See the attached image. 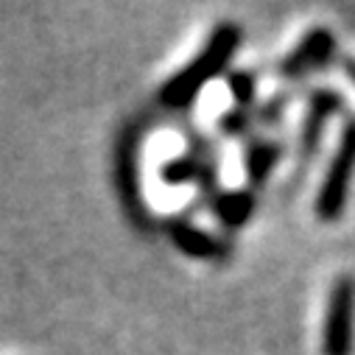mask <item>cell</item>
<instances>
[{
    "label": "cell",
    "instance_id": "6da1fadb",
    "mask_svg": "<svg viewBox=\"0 0 355 355\" xmlns=\"http://www.w3.org/2000/svg\"><path fill=\"white\" fill-rule=\"evenodd\" d=\"M241 37H243V31L235 23H230V20L218 23L210 31L207 42L202 45V51L180 73H173L171 78H165V84L159 87V93H157V101L171 112L188 110L202 96L205 87L230 67V62H232V56H235V51L241 45Z\"/></svg>",
    "mask_w": 355,
    "mask_h": 355
},
{
    "label": "cell",
    "instance_id": "7a4b0ae2",
    "mask_svg": "<svg viewBox=\"0 0 355 355\" xmlns=\"http://www.w3.org/2000/svg\"><path fill=\"white\" fill-rule=\"evenodd\" d=\"M352 176H355V115H349L341 126V137L336 146V154L330 157V165L324 171V180L316 191V216L322 221H336L349 199L352 188Z\"/></svg>",
    "mask_w": 355,
    "mask_h": 355
},
{
    "label": "cell",
    "instance_id": "3957f363",
    "mask_svg": "<svg viewBox=\"0 0 355 355\" xmlns=\"http://www.w3.org/2000/svg\"><path fill=\"white\" fill-rule=\"evenodd\" d=\"M355 352V277L341 275L330 286L324 322H322V355Z\"/></svg>",
    "mask_w": 355,
    "mask_h": 355
},
{
    "label": "cell",
    "instance_id": "277c9868",
    "mask_svg": "<svg viewBox=\"0 0 355 355\" xmlns=\"http://www.w3.org/2000/svg\"><path fill=\"white\" fill-rule=\"evenodd\" d=\"M140 143H143V123H129L118 140V159H115V176H118V191L123 199L126 213L140 230H148V210L143 205L140 193Z\"/></svg>",
    "mask_w": 355,
    "mask_h": 355
},
{
    "label": "cell",
    "instance_id": "5b68a950",
    "mask_svg": "<svg viewBox=\"0 0 355 355\" xmlns=\"http://www.w3.org/2000/svg\"><path fill=\"white\" fill-rule=\"evenodd\" d=\"M336 56V37L327 28H311L297 45L294 51L280 62L277 76L286 81H300L313 70H322L330 59Z\"/></svg>",
    "mask_w": 355,
    "mask_h": 355
},
{
    "label": "cell",
    "instance_id": "8992f818",
    "mask_svg": "<svg viewBox=\"0 0 355 355\" xmlns=\"http://www.w3.org/2000/svg\"><path fill=\"white\" fill-rule=\"evenodd\" d=\"M344 110V96L330 87H316L308 96L305 107V121H302V135H300V159H311L324 137L327 123Z\"/></svg>",
    "mask_w": 355,
    "mask_h": 355
},
{
    "label": "cell",
    "instance_id": "52a82bcc",
    "mask_svg": "<svg viewBox=\"0 0 355 355\" xmlns=\"http://www.w3.org/2000/svg\"><path fill=\"white\" fill-rule=\"evenodd\" d=\"M165 230H168V238L173 241V246L193 260H218L227 254L224 241H218L213 232L191 224L188 218H171L165 224Z\"/></svg>",
    "mask_w": 355,
    "mask_h": 355
},
{
    "label": "cell",
    "instance_id": "ba28073f",
    "mask_svg": "<svg viewBox=\"0 0 355 355\" xmlns=\"http://www.w3.org/2000/svg\"><path fill=\"white\" fill-rule=\"evenodd\" d=\"M159 176L165 185H173V188H182V185H199L205 188L207 193H218L216 188V171L213 165L199 157V154H182V157H173L168 159L162 168H159Z\"/></svg>",
    "mask_w": 355,
    "mask_h": 355
},
{
    "label": "cell",
    "instance_id": "9c48e42d",
    "mask_svg": "<svg viewBox=\"0 0 355 355\" xmlns=\"http://www.w3.org/2000/svg\"><path fill=\"white\" fill-rule=\"evenodd\" d=\"M280 159H283V146L277 140H269V137L249 140V146L243 151V171L249 180V191H257L269 182V176L275 173Z\"/></svg>",
    "mask_w": 355,
    "mask_h": 355
},
{
    "label": "cell",
    "instance_id": "30bf717a",
    "mask_svg": "<svg viewBox=\"0 0 355 355\" xmlns=\"http://www.w3.org/2000/svg\"><path fill=\"white\" fill-rule=\"evenodd\" d=\"M257 207V196L249 188L241 191H218L210 202V210L216 216V221L227 230H241L246 227V221L254 216Z\"/></svg>",
    "mask_w": 355,
    "mask_h": 355
},
{
    "label": "cell",
    "instance_id": "8fae6325",
    "mask_svg": "<svg viewBox=\"0 0 355 355\" xmlns=\"http://www.w3.org/2000/svg\"><path fill=\"white\" fill-rule=\"evenodd\" d=\"M227 90H230L235 107L249 110L254 104V96H257V76L249 70H235L227 76Z\"/></svg>",
    "mask_w": 355,
    "mask_h": 355
},
{
    "label": "cell",
    "instance_id": "7c38bea8",
    "mask_svg": "<svg viewBox=\"0 0 355 355\" xmlns=\"http://www.w3.org/2000/svg\"><path fill=\"white\" fill-rule=\"evenodd\" d=\"M252 123H254V112L241 110V107H232L227 115L218 118V129L227 137H246L249 129H252Z\"/></svg>",
    "mask_w": 355,
    "mask_h": 355
},
{
    "label": "cell",
    "instance_id": "4fadbf2b",
    "mask_svg": "<svg viewBox=\"0 0 355 355\" xmlns=\"http://www.w3.org/2000/svg\"><path fill=\"white\" fill-rule=\"evenodd\" d=\"M286 98H275V101H269L266 107H260L257 112H254V121H260V123H277L280 121V115H283V110H286Z\"/></svg>",
    "mask_w": 355,
    "mask_h": 355
}]
</instances>
